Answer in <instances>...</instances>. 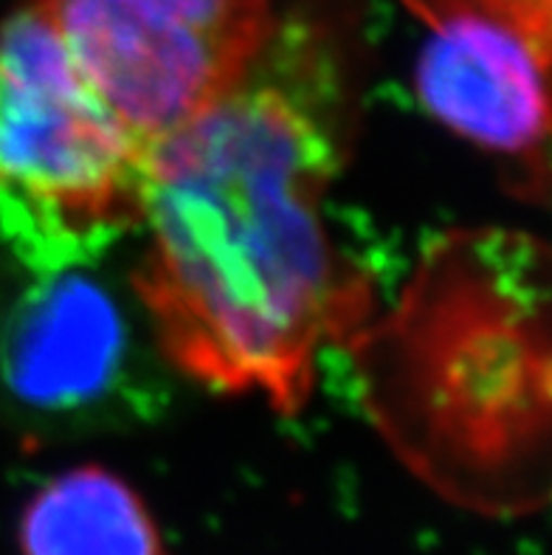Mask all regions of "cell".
I'll return each mask as SVG.
<instances>
[{
  "label": "cell",
  "instance_id": "7a4b0ae2",
  "mask_svg": "<svg viewBox=\"0 0 552 555\" xmlns=\"http://www.w3.org/2000/svg\"><path fill=\"white\" fill-rule=\"evenodd\" d=\"M395 457L437 496L493 519L550 496V251L511 229L434 240L398 302L347 341Z\"/></svg>",
  "mask_w": 552,
  "mask_h": 555
},
{
  "label": "cell",
  "instance_id": "6da1fadb",
  "mask_svg": "<svg viewBox=\"0 0 552 555\" xmlns=\"http://www.w3.org/2000/svg\"><path fill=\"white\" fill-rule=\"evenodd\" d=\"M350 40L324 17L273 23L243 77L162 139L133 288L167 359L203 387L296 415L324 345L347 347L375 291L330 237L324 195L356 130Z\"/></svg>",
  "mask_w": 552,
  "mask_h": 555
},
{
  "label": "cell",
  "instance_id": "5b68a950",
  "mask_svg": "<svg viewBox=\"0 0 552 555\" xmlns=\"http://www.w3.org/2000/svg\"><path fill=\"white\" fill-rule=\"evenodd\" d=\"M423 26L420 102L497 158L518 197H550L552 0H403Z\"/></svg>",
  "mask_w": 552,
  "mask_h": 555
},
{
  "label": "cell",
  "instance_id": "8992f818",
  "mask_svg": "<svg viewBox=\"0 0 552 555\" xmlns=\"http://www.w3.org/2000/svg\"><path fill=\"white\" fill-rule=\"evenodd\" d=\"M119 345V319L105 294L91 282H60L31 305L14 333L12 384L28 401H74L107 378Z\"/></svg>",
  "mask_w": 552,
  "mask_h": 555
},
{
  "label": "cell",
  "instance_id": "3957f363",
  "mask_svg": "<svg viewBox=\"0 0 552 555\" xmlns=\"http://www.w3.org/2000/svg\"><path fill=\"white\" fill-rule=\"evenodd\" d=\"M150 158L31 0L0 23V206L46 240L99 243L141 220Z\"/></svg>",
  "mask_w": 552,
  "mask_h": 555
},
{
  "label": "cell",
  "instance_id": "52a82bcc",
  "mask_svg": "<svg viewBox=\"0 0 552 555\" xmlns=\"http://www.w3.org/2000/svg\"><path fill=\"white\" fill-rule=\"evenodd\" d=\"M23 555H164L147 505L102 465L60 474L21 516Z\"/></svg>",
  "mask_w": 552,
  "mask_h": 555
},
{
  "label": "cell",
  "instance_id": "277c9868",
  "mask_svg": "<svg viewBox=\"0 0 552 555\" xmlns=\"http://www.w3.org/2000/svg\"><path fill=\"white\" fill-rule=\"evenodd\" d=\"M107 111L150 150L223 96L273 31L271 0H31Z\"/></svg>",
  "mask_w": 552,
  "mask_h": 555
}]
</instances>
